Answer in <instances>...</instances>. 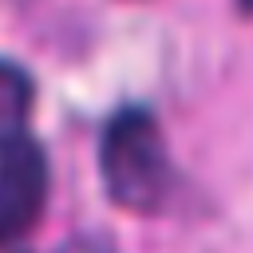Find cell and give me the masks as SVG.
<instances>
[{"instance_id":"obj_1","label":"cell","mask_w":253,"mask_h":253,"mask_svg":"<svg viewBox=\"0 0 253 253\" xmlns=\"http://www.w3.org/2000/svg\"><path fill=\"white\" fill-rule=\"evenodd\" d=\"M99 170L107 194L134 213H154L170 194V158L150 111H119L99 142Z\"/></svg>"},{"instance_id":"obj_2","label":"cell","mask_w":253,"mask_h":253,"mask_svg":"<svg viewBox=\"0 0 253 253\" xmlns=\"http://www.w3.org/2000/svg\"><path fill=\"white\" fill-rule=\"evenodd\" d=\"M43 198H47L43 150L28 134L0 142V245L24 237L40 221Z\"/></svg>"},{"instance_id":"obj_3","label":"cell","mask_w":253,"mask_h":253,"mask_svg":"<svg viewBox=\"0 0 253 253\" xmlns=\"http://www.w3.org/2000/svg\"><path fill=\"white\" fill-rule=\"evenodd\" d=\"M32 111V79L0 59V142L24 134V119Z\"/></svg>"},{"instance_id":"obj_4","label":"cell","mask_w":253,"mask_h":253,"mask_svg":"<svg viewBox=\"0 0 253 253\" xmlns=\"http://www.w3.org/2000/svg\"><path fill=\"white\" fill-rule=\"evenodd\" d=\"M55 253H119L107 237H95V233H83V237H71V241H63Z\"/></svg>"},{"instance_id":"obj_5","label":"cell","mask_w":253,"mask_h":253,"mask_svg":"<svg viewBox=\"0 0 253 253\" xmlns=\"http://www.w3.org/2000/svg\"><path fill=\"white\" fill-rule=\"evenodd\" d=\"M241 8H245V12H249V16H253V0H241Z\"/></svg>"}]
</instances>
